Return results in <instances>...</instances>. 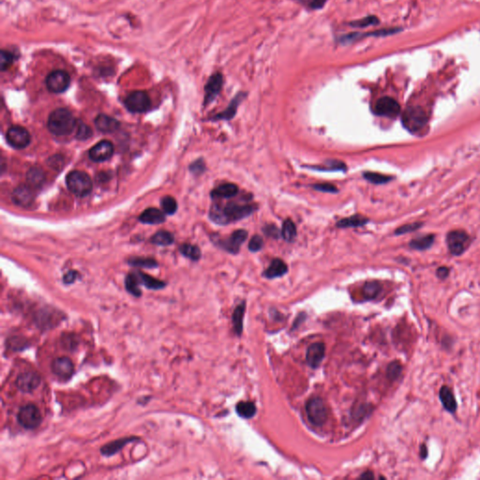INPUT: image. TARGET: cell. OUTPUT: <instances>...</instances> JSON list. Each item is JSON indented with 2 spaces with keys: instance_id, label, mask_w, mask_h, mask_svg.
Wrapping results in <instances>:
<instances>
[{
  "instance_id": "cell-49",
  "label": "cell",
  "mask_w": 480,
  "mask_h": 480,
  "mask_svg": "<svg viewBox=\"0 0 480 480\" xmlns=\"http://www.w3.org/2000/svg\"><path fill=\"white\" fill-rule=\"evenodd\" d=\"M422 226V223L420 222H414V223H410V224H405L403 226H401L399 227L395 234H407V233H410V232H413V231H415L417 230L419 227Z\"/></svg>"
},
{
  "instance_id": "cell-18",
  "label": "cell",
  "mask_w": 480,
  "mask_h": 480,
  "mask_svg": "<svg viewBox=\"0 0 480 480\" xmlns=\"http://www.w3.org/2000/svg\"><path fill=\"white\" fill-rule=\"evenodd\" d=\"M325 355V346L323 342H315L310 345L306 354V360L310 367L312 369L318 368Z\"/></svg>"
},
{
  "instance_id": "cell-14",
  "label": "cell",
  "mask_w": 480,
  "mask_h": 480,
  "mask_svg": "<svg viewBox=\"0 0 480 480\" xmlns=\"http://www.w3.org/2000/svg\"><path fill=\"white\" fill-rule=\"evenodd\" d=\"M222 86H223V75L221 72H215L209 77L205 87V99H204L205 105H208L215 101V99L218 97V95L221 92Z\"/></svg>"
},
{
  "instance_id": "cell-25",
  "label": "cell",
  "mask_w": 480,
  "mask_h": 480,
  "mask_svg": "<svg viewBox=\"0 0 480 480\" xmlns=\"http://www.w3.org/2000/svg\"><path fill=\"white\" fill-rule=\"evenodd\" d=\"M288 271L287 265L282 259L276 258L273 260L267 269L264 272V276L267 279H275L285 275Z\"/></svg>"
},
{
  "instance_id": "cell-37",
  "label": "cell",
  "mask_w": 480,
  "mask_h": 480,
  "mask_svg": "<svg viewBox=\"0 0 480 480\" xmlns=\"http://www.w3.org/2000/svg\"><path fill=\"white\" fill-rule=\"evenodd\" d=\"M433 241H434V236L432 234L424 235L422 237H418L412 240L410 242V247L417 250H424L431 246Z\"/></svg>"
},
{
  "instance_id": "cell-52",
  "label": "cell",
  "mask_w": 480,
  "mask_h": 480,
  "mask_svg": "<svg viewBox=\"0 0 480 480\" xmlns=\"http://www.w3.org/2000/svg\"><path fill=\"white\" fill-rule=\"evenodd\" d=\"M77 274L78 273L76 271H69L67 274H65V276L63 277V281H64L66 284H71L74 283L76 280Z\"/></svg>"
},
{
  "instance_id": "cell-26",
  "label": "cell",
  "mask_w": 480,
  "mask_h": 480,
  "mask_svg": "<svg viewBox=\"0 0 480 480\" xmlns=\"http://www.w3.org/2000/svg\"><path fill=\"white\" fill-rule=\"evenodd\" d=\"M439 397L442 404L444 409L450 413H455L457 410V402L455 400L454 394L448 387H442Z\"/></svg>"
},
{
  "instance_id": "cell-51",
  "label": "cell",
  "mask_w": 480,
  "mask_h": 480,
  "mask_svg": "<svg viewBox=\"0 0 480 480\" xmlns=\"http://www.w3.org/2000/svg\"><path fill=\"white\" fill-rule=\"evenodd\" d=\"M191 170L195 174H201L205 171V163L203 160H196L195 163L191 166Z\"/></svg>"
},
{
  "instance_id": "cell-42",
  "label": "cell",
  "mask_w": 480,
  "mask_h": 480,
  "mask_svg": "<svg viewBox=\"0 0 480 480\" xmlns=\"http://www.w3.org/2000/svg\"><path fill=\"white\" fill-rule=\"evenodd\" d=\"M160 206L165 214L173 215L178 210V203L172 196H165L160 201Z\"/></svg>"
},
{
  "instance_id": "cell-10",
  "label": "cell",
  "mask_w": 480,
  "mask_h": 480,
  "mask_svg": "<svg viewBox=\"0 0 480 480\" xmlns=\"http://www.w3.org/2000/svg\"><path fill=\"white\" fill-rule=\"evenodd\" d=\"M374 112L381 117L395 118L401 113V106L393 98L383 97L377 101Z\"/></svg>"
},
{
  "instance_id": "cell-1",
  "label": "cell",
  "mask_w": 480,
  "mask_h": 480,
  "mask_svg": "<svg viewBox=\"0 0 480 480\" xmlns=\"http://www.w3.org/2000/svg\"><path fill=\"white\" fill-rule=\"evenodd\" d=\"M256 209L257 208L254 205L230 202L224 206L214 205L210 209L209 217L214 222L224 225L243 220L250 216Z\"/></svg>"
},
{
  "instance_id": "cell-28",
  "label": "cell",
  "mask_w": 480,
  "mask_h": 480,
  "mask_svg": "<svg viewBox=\"0 0 480 480\" xmlns=\"http://www.w3.org/2000/svg\"><path fill=\"white\" fill-rule=\"evenodd\" d=\"M368 222H369V219L365 218L361 215H353L351 217L338 221L337 227L338 228H356V227L363 226Z\"/></svg>"
},
{
  "instance_id": "cell-23",
  "label": "cell",
  "mask_w": 480,
  "mask_h": 480,
  "mask_svg": "<svg viewBox=\"0 0 480 480\" xmlns=\"http://www.w3.org/2000/svg\"><path fill=\"white\" fill-rule=\"evenodd\" d=\"M238 193V187L233 183H225L217 187L211 192L213 199H229L234 197Z\"/></svg>"
},
{
  "instance_id": "cell-22",
  "label": "cell",
  "mask_w": 480,
  "mask_h": 480,
  "mask_svg": "<svg viewBox=\"0 0 480 480\" xmlns=\"http://www.w3.org/2000/svg\"><path fill=\"white\" fill-rule=\"evenodd\" d=\"M136 440H138V438H136V437H125V438H121V439H117L115 441L110 442L109 444H105L101 448V452H102V454L106 456V457L113 456V455L117 454V452H119L126 444H130V442H134Z\"/></svg>"
},
{
  "instance_id": "cell-5",
  "label": "cell",
  "mask_w": 480,
  "mask_h": 480,
  "mask_svg": "<svg viewBox=\"0 0 480 480\" xmlns=\"http://www.w3.org/2000/svg\"><path fill=\"white\" fill-rule=\"evenodd\" d=\"M17 420L23 428L35 429L41 424L42 415L34 403H27L20 408L17 414Z\"/></svg>"
},
{
  "instance_id": "cell-44",
  "label": "cell",
  "mask_w": 480,
  "mask_h": 480,
  "mask_svg": "<svg viewBox=\"0 0 480 480\" xmlns=\"http://www.w3.org/2000/svg\"><path fill=\"white\" fill-rule=\"evenodd\" d=\"M402 373V365L398 361H394L390 363L388 367V372L387 374L390 380H396L398 377L400 376Z\"/></svg>"
},
{
  "instance_id": "cell-30",
  "label": "cell",
  "mask_w": 480,
  "mask_h": 480,
  "mask_svg": "<svg viewBox=\"0 0 480 480\" xmlns=\"http://www.w3.org/2000/svg\"><path fill=\"white\" fill-rule=\"evenodd\" d=\"M139 285H140V284H139V280H138L136 272L130 273L129 275H127V277L125 279V287H126V290L130 293V295H132L136 298L141 297L142 291L139 288Z\"/></svg>"
},
{
  "instance_id": "cell-16",
  "label": "cell",
  "mask_w": 480,
  "mask_h": 480,
  "mask_svg": "<svg viewBox=\"0 0 480 480\" xmlns=\"http://www.w3.org/2000/svg\"><path fill=\"white\" fill-rule=\"evenodd\" d=\"M114 154V145L110 141L104 140L96 143L89 150V158L93 161L102 162L111 159Z\"/></svg>"
},
{
  "instance_id": "cell-11",
  "label": "cell",
  "mask_w": 480,
  "mask_h": 480,
  "mask_svg": "<svg viewBox=\"0 0 480 480\" xmlns=\"http://www.w3.org/2000/svg\"><path fill=\"white\" fill-rule=\"evenodd\" d=\"M52 373L60 380L67 381L74 373V365L71 358L60 356L54 358L51 363Z\"/></svg>"
},
{
  "instance_id": "cell-3",
  "label": "cell",
  "mask_w": 480,
  "mask_h": 480,
  "mask_svg": "<svg viewBox=\"0 0 480 480\" xmlns=\"http://www.w3.org/2000/svg\"><path fill=\"white\" fill-rule=\"evenodd\" d=\"M67 187L71 194L78 197L89 195L93 188L90 177L83 171H71L66 178Z\"/></svg>"
},
{
  "instance_id": "cell-45",
  "label": "cell",
  "mask_w": 480,
  "mask_h": 480,
  "mask_svg": "<svg viewBox=\"0 0 480 480\" xmlns=\"http://www.w3.org/2000/svg\"><path fill=\"white\" fill-rule=\"evenodd\" d=\"M298 1L306 8L310 10H319L322 9L326 2V0H295Z\"/></svg>"
},
{
  "instance_id": "cell-24",
  "label": "cell",
  "mask_w": 480,
  "mask_h": 480,
  "mask_svg": "<svg viewBox=\"0 0 480 480\" xmlns=\"http://www.w3.org/2000/svg\"><path fill=\"white\" fill-rule=\"evenodd\" d=\"M139 221L146 224H159L165 221V215L157 208H147L140 215Z\"/></svg>"
},
{
  "instance_id": "cell-27",
  "label": "cell",
  "mask_w": 480,
  "mask_h": 480,
  "mask_svg": "<svg viewBox=\"0 0 480 480\" xmlns=\"http://www.w3.org/2000/svg\"><path fill=\"white\" fill-rule=\"evenodd\" d=\"M136 274H137V277L139 280V284H143V286H145L148 289L160 290L166 286V284L164 282L157 280L155 278H153L147 274H144L143 272H136Z\"/></svg>"
},
{
  "instance_id": "cell-55",
  "label": "cell",
  "mask_w": 480,
  "mask_h": 480,
  "mask_svg": "<svg viewBox=\"0 0 480 480\" xmlns=\"http://www.w3.org/2000/svg\"><path fill=\"white\" fill-rule=\"evenodd\" d=\"M361 478H362V479H373V475L372 473H370V472H369V473H366V474L362 475V476H361Z\"/></svg>"
},
{
  "instance_id": "cell-15",
  "label": "cell",
  "mask_w": 480,
  "mask_h": 480,
  "mask_svg": "<svg viewBox=\"0 0 480 480\" xmlns=\"http://www.w3.org/2000/svg\"><path fill=\"white\" fill-rule=\"evenodd\" d=\"M248 232L244 229H239L234 231L228 238L219 241L220 246L227 252L235 254L239 251L241 245L246 241Z\"/></svg>"
},
{
  "instance_id": "cell-46",
  "label": "cell",
  "mask_w": 480,
  "mask_h": 480,
  "mask_svg": "<svg viewBox=\"0 0 480 480\" xmlns=\"http://www.w3.org/2000/svg\"><path fill=\"white\" fill-rule=\"evenodd\" d=\"M312 188L318 192L322 193H327V194H337L338 193L337 187L330 184V183H320V184H315L312 186Z\"/></svg>"
},
{
  "instance_id": "cell-13",
  "label": "cell",
  "mask_w": 480,
  "mask_h": 480,
  "mask_svg": "<svg viewBox=\"0 0 480 480\" xmlns=\"http://www.w3.org/2000/svg\"><path fill=\"white\" fill-rule=\"evenodd\" d=\"M446 242L449 251L453 255H461L467 248L469 235L463 231H452L447 234Z\"/></svg>"
},
{
  "instance_id": "cell-54",
  "label": "cell",
  "mask_w": 480,
  "mask_h": 480,
  "mask_svg": "<svg viewBox=\"0 0 480 480\" xmlns=\"http://www.w3.org/2000/svg\"><path fill=\"white\" fill-rule=\"evenodd\" d=\"M428 455V451H427V447L425 444H422L421 445V450H420V456L422 459H425Z\"/></svg>"
},
{
  "instance_id": "cell-20",
  "label": "cell",
  "mask_w": 480,
  "mask_h": 480,
  "mask_svg": "<svg viewBox=\"0 0 480 480\" xmlns=\"http://www.w3.org/2000/svg\"><path fill=\"white\" fill-rule=\"evenodd\" d=\"M397 31H399L397 28H387V29H381V30H377V31H373V32H369V33H350V34H346L344 36H341L339 38V41L344 43V44H347L352 41H356L357 39H362L364 37L388 36V35L396 33Z\"/></svg>"
},
{
  "instance_id": "cell-39",
  "label": "cell",
  "mask_w": 480,
  "mask_h": 480,
  "mask_svg": "<svg viewBox=\"0 0 480 480\" xmlns=\"http://www.w3.org/2000/svg\"><path fill=\"white\" fill-rule=\"evenodd\" d=\"M179 250L182 254L193 261H198L201 258V250L200 249L195 245L192 244H183L179 248Z\"/></svg>"
},
{
  "instance_id": "cell-33",
  "label": "cell",
  "mask_w": 480,
  "mask_h": 480,
  "mask_svg": "<svg viewBox=\"0 0 480 480\" xmlns=\"http://www.w3.org/2000/svg\"><path fill=\"white\" fill-rule=\"evenodd\" d=\"M26 179L28 186H30L31 188H38L44 181V174L40 169H30L27 173Z\"/></svg>"
},
{
  "instance_id": "cell-8",
  "label": "cell",
  "mask_w": 480,
  "mask_h": 480,
  "mask_svg": "<svg viewBox=\"0 0 480 480\" xmlns=\"http://www.w3.org/2000/svg\"><path fill=\"white\" fill-rule=\"evenodd\" d=\"M125 107L130 113L141 114L149 110L151 101L145 91L137 90L131 92L124 101Z\"/></svg>"
},
{
  "instance_id": "cell-6",
  "label": "cell",
  "mask_w": 480,
  "mask_h": 480,
  "mask_svg": "<svg viewBox=\"0 0 480 480\" xmlns=\"http://www.w3.org/2000/svg\"><path fill=\"white\" fill-rule=\"evenodd\" d=\"M71 76L66 71L54 70L46 76L45 85L50 92L60 94L68 90L71 86Z\"/></svg>"
},
{
  "instance_id": "cell-38",
  "label": "cell",
  "mask_w": 480,
  "mask_h": 480,
  "mask_svg": "<svg viewBox=\"0 0 480 480\" xmlns=\"http://www.w3.org/2000/svg\"><path fill=\"white\" fill-rule=\"evenodd\" d=\"M382 291V286L377 282L367 283L363 288V296L366 299H373L379 296Z\"/></svg>"
},
{
  "instance_id": "cell-17",
  "label": "cell",
  "mask_w": 480,
  "mask_h": 480,
  "mask_svg": "<svg viewBox=\"0 0 480 480\" xmlns=\"http://www.w3.org/2000/svg\"><path fill=\"white\" fill-rule=\"evenodd\" d=\"M35 195L28 185H22L17 187L13 193V203L22 208H28L34 202Z\"/></svg>"
},
{
  "instance_id": "cell-36",
  "label": "cell",
  "mask_w": 480,
  "mask_h": 480,
  "mask_svg": "<svg viewBox=\"0 0 480 480\" xmlns=\"http://www.w3.org/2000/svg\"><path fill=\"white\" fill-rule=\"evenodd\" d=\"M174 235L167 231H160L151 238V242L159 246H169L174 242Z\"/></svg>"
},
{
  "instance_id": "cell-53",
  "label": "cell",
  "mask_w": 480,
  "mask_h": 480,
  "mask_svg": "<svg viewBox=\"0 0 480 480\" xmlns=\"http://www.w3.org/2000/svg\"><path fill=\"white\" fill-rule=\"evenodd\" d=\"M448 274H449V269L445 267H443L437 269V276L440 279H445L448 276Z\"/></svg>"
},
{
  "instance_id": "cell-31",
  "label": "cell",
  "mask_w": 480,
  "mask_h": 480,
  "mask_svg": "<svg viewBox=\"0 0 480 480\" xmlns=\"http://www.w3.org/2000/svg\"><path fill=\"white\" fill-rule=\"evenodd\" d=\"M312 170H317V171H324V172H339V171H346V165L344 162L337 160H329L324 162V165L321 166H309Z\"/></svg>"
},
{
  "instance_id": "cell-2",
  "label": "cell",
  "mask_w": 480,
  "mask_h": 480,
  "mask_svg": "<svg viewBox=\"0 0 480 480\" xmlns=\"http://www.w3.org/2000/svg\"><path fill=\"white\" fill-rule=\"evenodd\" d=\"M76 125V120L71 112L66 108L53 110L48 118V129L56 136L71 134Z\"/></svg>"
},
{
  "instance_id": "cell-19",
  "label": "cell",
  "mask_w": 480,
  "mask_h": 480,
  "mask_svg": "<svg viewBox=\"0 0 480 480\" xmlns=\"http://www.w3.org/2000/svg\"><path fill=\"white\" fill-rule=\"evenodd\" d=\"M246 96L247 93H244V92L237 93L234 96V99L231 101L230 104L228 105V107L223 112L214 116L211 119L214 121H217V120H230V119L234 118L236 112H237L238 106L243 102V100L246 98Z\"/></svg>"
},
{
  "instance_id": "cell-7",
  "label": "cell",
  "mask_w": 480,
  "mask_h": 480,
  "mask_svg": "<svg viewBox=\"0 0 480 480\" xmlns=\"http://www.w3.org/2000/svg\"><path fill=\"white\" fill-rule=\"evenodd\" d=\"M306 412L310 422L315 426L324 425L327 419V408L321 398L310 399L306 404Z\"/></svg>"
},
{
  "instance_id": "cell-34",
  "label": "cell",
  "mask_w": 480,
  "mask_h": 480,
  "mask_svg": "<svg viewBox=\"0 0 480 480\" xmlns=\"http://www.w3.org/2000/svg\"><path fill=\"white\" fill-rule=\"evenodd\" d=\"M236 412L241 417L251 418L256 414V406L253 402H241L236 405Z\"/></svg>"
},
{
  "instance_id": "cell-4",
  "label": "cell",
  "mask_w": 480,
  "mask_h": 480,
  "mask_svg": "<svg viewBox=\"0 0 480 480\" xmlns=\"http://www.w3.org/2000/svg\"><path fill=\"white\" fill-rule=\"evenodd\" d=\"M402 119L403 126L411 132L420 131L428 122L425 111L418 106L408 107L402 114Z\"/></svg>"
},
{
  "instance_id": "cell-9",
  "label": "cell",
  "mask_w": 480,
  "mask_h": 480,
  "mask_svg": "<svg viewBox=\"0 0 480 480\" xmlns=\"http://www.w3.org/2000/svg\"><path fill=\"white\" fill-rule=\"evenodd\" d=\"M7 142L13 148L23 149L30 143V135L26 129L21 126H13L7 131Z\"/></svg>"
},
{
  "instance_id": "cell-32",
  "label": "cell",
  "mask_w": 480,
  "mask_h": 480,
  "mask_svg": "<svg viewBox=\"0 0 480 480\" xmlns=\"http://www.w3.org/2000/svg\"><path fill=\"white\" fill-rule=\"evenodd\" d=\"M245 307H246L245 302H242L240 305H238L235 308L234 314H233L234 331L238 335H241L242 330H243V317H244V312H245Z\"/></svg>"
},
{
  "instance_id": "cell-50",
  "label": "cell",
  "mask_w": 480,
  "mask_h": 480,
  "mask_svg": "<svg viewBox=\"0 0 480 480\" xmlns=\"http://www.w3.org/2000/svg\"><path fill=\"white\" fill-rule=\"evenodd\" d=\"M263 231H264V233L267 234V236L272 237V238H276V239H278V238H280L282 236V231H280V229L276 225H274V224H267V225H266L264 227Z\"/></svg>"
},
{
  "instance_id": "cell-47",
  "label": "cell",
  "mask_w": 480,
  "mask_h": 480,
  "mask_svg": "<svg viewBox=\"0 0 480 480\" xmlns=\"http://www.w3.org/2000/svg\"><path fill=\"white\" fill-rule=\"evenodd\" d=\"M263 247H264V239L262 238V236H260L258 234L253 235L249 241V249L252 252H257L263 249Z\"/></svg>"
},
{
  "instance_id": "cell-48",
  "label": "cell",
  "mask_w": 480,
  "mask_h": 480,
  "mask_svg": "<svg viewBox=\"0 0 480 480\" xmlns=\"http://www.w3.org/2000/svg\"><path fill=\"white\" fill-rule=\"evenodd\" d=\"M91 136H92V130H91L90 128L84 123H81L78 126L77 133H76L77 139L79 140H88Z\"/></svg>"
},
{
  "instance_id": "cell-21",
  "label": "cell",
  "mask_w": 480,
  "mask_h": 480,
  "mask_svg": "<svg viewBox=\"0 0 480 480\" xmlns=\"http://www.w3.org/2000/svg\"><path fill=\"white\" fill-rule=\"evenodd\" d=\"M95 125L101 132L111 133L116 131L119 128L120 123L113 117L101 114L96 117Z\"/></svg>"
},
{
  "instance_id": "cell-43",
  "label": "cell",
  "mask_w": 480,
  "mask_h": 480,
  "mask_svg": "<svg viewBox=\"0 0 480 480\" xmlns=\"http://www.w3.org/2000/svg\"><path fill=\"white\" fill-rule=\"evenodd\" d=\"M129 264L133 267H146V268H154L158 266L155 260L149 259V258H132L129 261Z\"/></svg>"
},
{
  "instance_id": "cell-35",
  "label": "cell",
  "mask_w": 480,
  "mask_h": 480,
  "mask_svg": "<svg viewBox=\"0 0 480 480\" xmlns=\"http://www.w3.org/2000/svg\"><path fill=\"white\" fill-rule=\"evenodd\" d=\"M297 227L292 220H286L284 221L283 229H282V236L287 242H293L297 237Z\"/></svg>"
},
{
  "instance_id": "cell-29",
  "label": "cell",
  "mask_w": 480,
  "mask_h": 480,
  "mask_svg": "<svg viewBox=\"0 0 480 480\" xmlns=\"http://www.w3.org/2000/svg\"><path fill=\"white\" fill-rule=\"evenodd\" d=\"M19 53L10 51L8 49H2L0 52V68L1 71L9 70L13 63L18 59Z\"/></svg>"
},
{
  "instance_id": "cell-40",
  "label": "cell",
  "mask_w": 480,
  "mask_h": 480,
  "mask_svg": "<svg viewBox=\"0 0 480 480\" xmlns=\"http://www.w3.org/2000/svg\"><path fill=\"white\" fill-rule=\"evenodd\" d=\"M379 24V19L374 15H369L358 20H355L349 23V26L354 28H364L370 26H375Z\"/></svg>"
},
{
  "instance_id": "cell-12",
  "label": "cell",
  "mask_w": 480,
  "mask_h": 480,
  "mask_svg": "<svg viewBox=\"0 0 480 480\" xmlns=\"http://www.w3.org/2000/svg\"><path fill=\"white\" fill-rule=\"evenodd\" d=\"M41 383L39 373L35 372H26L20 373L15 381L16 388L23 393H30L37 390Z\"/></svg>"
},
{
  "instance_id": "cell-41",
  "label": "cell",
  "mask_w": 480,
  "mask_h": 480,
  "mask_svg": "<svg viewBox=\"0 0 480 480\" xmlns=\"http://www.w3.org/2000/svg\"><path fill=\"white\" fill-rule=\"evenodd\" d=\"M364 178L373 184L375 185H381V184H386L390 180H392V178L389 176H385L382 174H378L374 172H365L363 174Z\"/></svg>"
}]
</instances>
